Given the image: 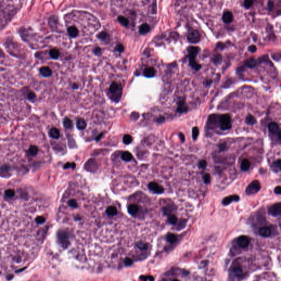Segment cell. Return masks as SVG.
I'll return each mask as SVG.
<instances>
[{
    "label": "cell",
    "instance_id": "obj_21",
    "mask_svg": "<svg viewBox=\"0 0 281 281\" xmlns=\"http://www.w3.org/2000/svg\"><path fill=\"white\" fill-rule=\"evenodd\" d=\"M86 122L84 119L80 118L76 121V127L78 130H83L86 127Z\"/></svg>",
    "mask_w": 281,
    "mask_h": 281
},
{
    "label": "cell",
    "instance_id": "obj_43",
    "mask_svg": "<svg viewBox=\"0 0 281 281\" xmlns=\"http://www.w3.org/2000/svg\"><path fill=\"white\" fill-rule=\"evenodd\" d=\"M59 238L62 242H63V241H65L67 239V235L64 232H60L59 234Z\"/></svg>",
    "mask_w": 281,
    "mask_h": 281
},
{
    "label": "cell",
    "instance_id": "obj_52",
    "mask_svg": "<svg viewBox=\"0 0 281 281\" xmlns=\"http://www.w3.org/2000/svg\"><path fill=\"white\" fill-rule=\"evenodd\" d=\"M93 52L94 54L98 55L101 52V49L100 47H97L96 48H94Z\"/></svg>",
    "mask_w": 281,
    "mask_h": 281
},
{
    "label": "cell",
    "instance_id": "obj_56",
    "mask_svg": "<svg viewBox=\"0 0 281 281\" xmlns=\"http://www.w3.org/2000/svg\"><path fill=\"white\" fill-rule=\"evenodd\" d=\"M77 85H76L75 84H74V85H73V88H74V89H76V88H77Z\"/></svg>",
    "mask_w": 281,
    "mask_h": 281
},
{
    "label": "cell",
    "instance_id": "obj_35",
    "mask_svg": "<svg viewBox=\"0 0 281 281\" xmlns=\"http://www.w3.org/2000/svg\"><path fill=\"white\" fill-rule=\"evenodd\" d=\"M280 165H281L280 160L278 159L277 160L275 161V162L273 163V164H272V166H273L274 169H276L277 172H278V171L280 170Z\"/></svg>",
    "mask_w": 281,
    "mask_h": 281
},
{
    "label": "cell",
    "instance_id": "obj_32",
    "mask_svg": "<svg viewBox=\"0 0 281 281\" xmlns=\"http://www.w3.org/2000/svg\"><path fill=\"white\" fill-rule=\"evenodd\" d=\"M133 141V137L130 135H125L123 137V142L125 144H129Z\"/></svg>",
    "mask_w": 281,
    "mask_h": 281
},
{
    "label": "cell",
    "instance_id": "obj_27",
    "mask_svg": "<svg viewBox=\"0 0 281 281\" xmlns=\"http://www.w3.org/2000/svg\"><path fill=\"white\" fill-rule=\"evenodd\" d=\"M121 159L125 162H129L133 159V155L129 152H124L121 155Z\"/></svg>",
    "mask_w": 281,
    "mask_h": 281
},
{
    "label": "cell",
    "instance_id": "obj_26",
    "mask_svg": "<svg viewBox=\"0 0 281 281\" xmlns=\"http://www.w3.org/2000/svg\"><path fill=\"white\" fill-rule=\"evenodd\" d=\"M106 213L109 216L115 215L117 214V209L114 206H110L107 209Z\"/></svg>",
    "mask_w": 281,
    "mask_h": 281
},
{
    "label": "cell",
    "instance_id": "obj_20",
    "mask_svg": "<svg viewBox=\"0 0 281 281\" xmlns=\"http://www.w3.org/2000/svg\"><path fill=\"white\" fill-rule=\"evenodd\" d=\"M250 163L249 161L247 159H244L242 160L241 165V170L244 171H246L249 170V169H250Z\"/></svg>",
    "mask_w": 281,
    "mask_h": 281
},
{
    "label": "cell",
    "instance_id": "obj_17",
    "mask_svg": "<svg viewBox=\"0 0 281 281\" xmlns=\"http://www.w3.org/2000/svg\"><path fill=\"white\" fill-rule=\"evenodd\" d=\"M49 135L50 137L54 139H58L60 137V132L59 130L56 127L52 128L49 132Z\"/></svg>",
    "mask_w": 281,
    "mask_h": 281
},
{
    "label": "cell",
    "instance_id": "obj_48",
    "mask_svg": "<svg viewBox=\"0 0 281 281\" xmlns=\"http://www.w3.org/2000/svg\"><path fill=\"white\" fill-rule=\"evenodd\" d=\"M124 262H125V265L130 266V265H131L132 264H133V260H132L130 258H126V259L125 260V261H124Z\"/></svg>",
    "mask_w": 281,
    "mask_h": 281
},
{
    "label": "cell",
    "instance_id": "obj_23",
    "mask_svg": "<svg viewBox=\"0 0 281 281\" xmlns=\"http://www.w3.org/2000/svg\"><path fill=\"white\" fill-rule=\"evenodd\" d=\"M139 30L140 34L145 35L150 31V26H149V25H148L146 23H144L141 25V26H140L139 28Z\"/></svg>",
    "mask_w": 281,
    "mask_h": 281
},
{
    "label": "cell",
    "instance_id": "obj_49",
    "mask_svg": "<svg viewBox=\"0 0 281 281\" xmlns=\"http://www.w3.org/2000/svg\"><path fill=\"white\" fill-rule=\"evenodd\" d=\"M248 50L252 53H254L257 50V48L255 45H251V46H249L248 48Z\"/></svg>",
    "mask_w": 281,
    "mask_h": 281
},
{
    "label": "cell",
    "instance_id": "obj_31",
    "mask_svg": "<svg viewBox=\"0 0 281 281\" xmlns=\"http://www.w3.org/2000/svg\"><path fill=\"white\" fill-rule=\"evenodd\" d=\"M166 239L167 241L171 243H175L177 240V237L176 235L173 233H169L166 236Z\"/></svg>",
    "mask_w": 281,
    "mask_h": 281
},
{
    "label": "cell",
    "instance_id": "obj_5",
    "mask_svg": "<svg viewBox=\"0 0 281 281\" xmlns=\"http://www.w3.org/2000/svg\"><path fill=\"white\" fill-rule=\"evenodd\" d=\"M187 38L189 42L192 43H196L199 41L200 39V34L198 30H193L189 31Z\"/></svg>",
    "mask_w": 281,
    "mask_h": 281
},
{
    "label": "cell",
    "instance_id": "obj_10",
    "mask_svg": "<svg viewBox=\"0 0 281 281\" xmlns=\"http://www.w3.org/2000/svg\"><path fill=\"white\" fill-rule=\"evenodd\" d=\"M238 243L242 248H246L250 243V239L245 235H242L238 239Z\"/></svg>",
    "mask_w": 281,
    "mask_h": 281
},
{
    "label": "cell",
    "instance_id": "obj_15",
    "mask_svg": "<svg viewBox=\"0 0 281 281\" xmlns=\"http://www.w3.org/2000/svg\"><path fill=\"white\" fill-rule=\"evenodd\" d=\"M40 74L44 77H49L51 76L52 72L51 69L48 67H41L40 69Z\"/></svg>",
    "mask_w": 281,
    "mask_h": 281
},
{
    "label": "cell",
    "instance_id": "obj_57",
    "mask_svg": "<svg viewBox=\"0 0 281 281\" xmlns=\"http://www.w3.org/2000/svg\"><path fill=\"white\" fill-rule=\"evenodd\" d=\"M171 281H180V280L179 279H173Z\"/></svg>",
    "mask_w": 281,
    "mask_h": 281
},
{
    "label": "cell",
    "instance_id": "obj_4",
    "mask_svg": "<svg viewBox=\"0 0 281 281\" xmlns=\"http://www.w3.org/2000/svg\"><path fill=\"white\" fill-rule=\"evenodd\" d=\"M261 189V185L258 180H254L245 189L247 195H253L258 193Z\"/></svg>",
    "mask_w": 281,
    "mask_h": 281
},
{
    "label": "cell",
    "instance_id": "obj_38",
    "mask_svg": "<svg viewBox=\"0 0 281 281\" xmlns=\"http://www.w3.org/2000/svg\"><path fill=\"white\" fill-rule=\"evenodd\" d=\"M206 165H207V163H206V162L205 160H200L199 162V163H198V168H199V169H202L205 168L206 166Z\"/></svg>",
    "mask_w": 281,
    "mask_h": 281
},
{
    "label": "cell",
    "instance_id": "obj_45",
    "mask_svg": "<svg viewBox=\"0 0 281 281\" xmlns=\"http://www.w3.org/2000/svg\"><path fill=\"white\" fill-rule=\"evenodd\" d=\"M27 98L28 99V100H34V99L35 98V97H36V95H35V94L34 92L30 91V92H29V93H28V94H27Z\"/></svg>",
    "mask_w": 281,
    "mask_h": 281
},
{
    "label": "cell",
    "instance_id": "obj_29",
    "mask_svg": "<svg viewBox=\"0 0 281 281\" xmlns=\"http://www.w3.org/2000/svg\"><path fill=\"white\" fill-rule=\"evenodd\" d=\"M118 20L119 23H120L122 25L126 27L127 26L128 24L129 23V20H128L126 18L124 17L123 16H119L118 17Z\"/></svg>",
    "mask_w": 281,
    "mask_h": 281
},
{
    "label": "cell",
    "instance_id": "obj_34",
    "mask_svg": "<svg viewBox=\"0 0 281 281\" xmlns=\"http://www.w3.org/2000/svg\"><path fill=\"white\" fill-rule=\"evenodd\" d=\"M5 196L7 198H13L15 196V191L12 189H8L5 191Z\"/></svg>",
    "mask_w": 281,
    "mask_h": 281
},
{
    "label": "cell",
    "instance_id": "obj_55",
    "mask_svg": "<svg viewBox=\"0 0 281 281\" xmlns=\"http://www.w3.org/2000/svg\"><path fill=\"white\" fill-rule=\"evenodd\" d=\"M102 136V134H101L100 136H97V137L96 138V140H98L99 139H100V138L101 137V136Z\"/></svg>",
    "mask_w": 281,
    "mask_h": 281
},
{
    "label": "cell",
    "instance_id": "obj_40",
    "mask_svg": "<svg viewBox=\"0 0 281 281\" xmlns=\"http://www.w3.org/2000/svg\"><path fill=\"white\" fill-rule=\"evenodd\" d=\"M75 167H76V165L74 163H66L64 166V169L72 168V169H74L75 168Z\"/></svg>",
    "mask_w": 281,
    "mask_h": 281
},
{
    "label": "cell",
    "instance_id": "obj_54",
    "mask_svg": "<svg viewBox=\"0 0 281 281\" xmlns=\"http://www.w3.org/2000/svg\"><path fill=\"white\" fill-rule=\"evenodd\" d=\"M179 136H180V139L181 140L182 142H183L185 140V135L182 134V133H180L179 134Z\"/></svg>",
    "mask_w": 281,
    "mask_h": 281
},
{
    "label": "cell",
    "instance_id": "obj_50",
    "mask_svg": "<svg viewBox=\"0 0 281 281\" xmlns=\"http://www.w3.org/2000/svg\"><path fill=\"white\" fill-rule=\"evenodd\" d=\"M275 193L276 194H277V195H280L281 194V187L280 186H277L275 189Z\"/></svg>",
    "mask_w": 281,
    "mask_h": 281
},
{
    "label": "cell",
    "instance_id": "obj_28",
    "mask_svg": "<svg viewBox=\"0 0 281 281\" xmlns=\"http://www.w3.org/2000/svg\"><path fill=\"white\" fill-rule=\"evenodd\" d=\"M49 56L53 59H57L59 56V52L56 49H52L49 51Z\"/></svg>",
    "mask_w": 281,
    "mask_h": 281
},
{
    "label": "cell",
    "instance_id": "obj_24",
    "mask_svg": "<svg viewBox=\"0 0 281 281\" xmlns=\"http://www.w3.org/2000/svg\"><path fill=\"white\" fill-rule=\"evenodd\" d=\"M245 122L248 125H253L257 122V120L251 114L248 115L245 118Z\"/></svg>",
    "mask_w": 281,
    "mask_h": 281
},
{
    "label": "cell",
    "instance_id": "obj_13",
    "mask_svg": "<svg viewBox=\"0 0 281 281\" xmlns=\"http://www.w3.org/2000/svg\"><path fill=\"white\" fill-rule=\"evenodd\" d=\"M222 20L225 23H230L233 20V15L230 11L225 12L222 15Z\"/></svg>",
    "mask_w": 281,
    "mask_h": 281
},
{
    "label": "cell",
    "instance_id": "obj_25",
    "mask_svg": "<svg viewBox=\"0 0 281 281\" xmlns=\"http://www.w3.org/2000/svg\"><path fill=\"white\" fill-rule=\"evenodd\" d=\"M245 64L247 67L253 68L257 65V61L253 58H249L245 62Z\"/></svg>",
    "mask_w": 281,
    "mask_h": 281
},
{
    "label": "cell",
    "instance_id": "obj_12",
    "mask_svg": "<svg viewBox=\"0 0 281 281\" xmlns=\"http://www.w3.org/2000/svg\"><path fill=\"white\" fill-rule=\"evenodd\" d=\"M259 234L262 237H269L271 234V231L269 227L267 226H264L261 227L259 230Z\"/></svg>",
    "mask_w": 281,
    "mask_h": 281
},
{
    "label": "cell",
    "instance_id": "obj_2",
    "mask_svg": "<svg viewBox=\"0 0 281 281\" xmlns=\"http://www.w3.org/2000/svg\"><path fill=\"white\" fill-rule=\"evenodd\" d=\"M219 124L222 130H230L232 127L230 115L228 114H226L221 115L220 117H219Z\"/></svg>",
    "mask_w": 281,
    "mask_h": 281
},
{
    "label": "cell",
    "instance_id": "obj_9",
    "mask_svg": "<svg viewBox=\"0 0 281 281\" xmlns=\"http://www.w3.org/2000/svg\"><path fill=\"white\" fill-rule=\"evenodd\" d=\"M239 200V197L238 195H232L224 198L222 200V203L224 205H227L233 201H238Z\"/></svg>",
    "mask_w": 281,
    "mask_h": 281
},
{
    "label": "cell",
    "instance_id": "obj_19",
    "mask_svg": "<svg viewBox=\"0 0 281 281\" xmlns=\"http://www.w3.org/2000/svg\"><path fill=\"white\" fill-rule=\"evenodd\" d=\"M128 212L131 215H135L138 212V206L136 204H131L128 207Z\"/></svg>",
    "mask_w": 281,
    "mask_h": 281
},
{
    "label": "cell",
    "instance_id": "obj_44",
    "mask_svg": "<svg viewBox=\"0 0 281 281\" xmlns=\"http://www.w3.org/2000/svg\"><path fill=\"white\" fill-rule=\"evenodd\" d=\"M253 3V1L247 0V1H245L244 2V6L246 8H247V9H248V8H249L252 6Z\"/></svg>",
    "mask_w": 281,
    "mask_h": 281
},
{
    "label": "cell",
    "instance_id": "obj_22",
    "mask_svg": "<svg viewBox=\"0 0 281 281\" xmlns=\"http://www.w3.org/2000/svg\"><path fill=\"white\" fill-rule=\"evenodd\" d=\"M68 32L69 35L72 38H75L78 34V29L75 26H71L68 28Z\"/></svg>",
    "mask_w": 281,
    "mask_h": 281
},
{
    "label": "cell",
    "instance_id": "obj_1",
    "mask_svg": "<svg viewBox=\"0 0 281 281\" xmlns=\"http://www.w3.org/2000/svg\"><path fill=\"white\" fill-rule=\"evenodd\" d=\"M187 51L189 54V65L191 67L196 70H199L201 66L198 63H197L195 58L198 53L200 51L199 47L197 46H189L187 48Z\"/></svg>",
    "mask_w": 281,
    "mask_h": 281
},
{
    "label": "cell",
    "instance_id": "obj_51",
    "mask_svg": "<svg viewBox=\"0 0 281 281\" xmlns=\"http://www.w3.org/2000/svg\"><path fill=\"white\" fill-rule=\"evenodd\" d=\"M273 7H274V2H272V1H269L268 3V5H267V8H268V10H269L270 11L272 10V8H273Z\"/></svg>",
    "mask_w": 281,
    "mask_h": 281
},
{
    "label": "cell",
    "instance_id": "obj_47",
    "mask_svg": "<svg viewBox=\"0 0 281 281\" xmlns=\"http://www.w3.org/2000/svg\"><path fill=\"white\" fill-rule=\"evenodd\" d=\"M115 48H116V50L119 52H122L124 50V47L121 44L118 45Z\"/></svg>",
    "mask_w": 281,
    "mask_h": 281
},
{
    "label": "cell",
    "instance_id": "obj_30",
    "mask_svg": "<svg viewBox=\"0 0 281 281\" xmlns=\"http://www.w3.org/2000/svg\"><path fill=\"white\" fill-rule=\"evenodd\" d=\"M63 124H64V126L66 128V129H71V128L72 127V126H73L72 122L71 121V120H70L68 118H65L64 119Z\"/></svg>",
    "mask_w": 281,
    "mask_h": 281
},
{
    "label": "cell",
    "instance_id": "obj_14",
    "mask_svg": "<svg viewBox=\"0 0 281 281\" xmlns=\"http://www.w3.org/2000/svg\"><path fill=\"white\" fill-rule=\"evenodd\" d=\"M188 107L184 101H180L178 103V107H177V111L179 113H183L187 111Z\"/></svg>",
    "mask_w": 281,
    "mask_h": 281
},
{
    "label": "cell",
    "instance_id": "obj_42",
    "mask_svg": "<svg viewBox=\"0 0 281 281\" xmlns=\"http://www.w3.org/2000/svg\"><path fill=\"white\" fill-rule=\"evenodd\" d=\"M35 221L36 223H38V224H42L45 222V218L44 217L40 216L37 217L35 219Z\"/></svg>",
    "mask_w": 281,
    "mask_h": 281
},
{
    "label": "cell",
    "instance_id": "obj_41",
    "mask_svg": "<svg viewBox=\"0 0 281 281\" xmlns=\"http://www.w3.org/2000/svg\"><path fill=\"white\" fill-rule=\"evenodd\" d=\"M222 58L221 55H216L214 57L213 61H214V62L215 63H219L221 62Z\"/></svg>",
    "mask_w": 281,
    "mask_h": 281
},
{
    "label": "cell",
    "instance_id": "obj_33",
    "mask_svg": "<svg viewBox=\"0 0 281 281\" xmlns=\"http://www.w3.org/2000/svg\"><path fill=\"white\" fill-rule=\"evenodd\" d=\"M199 134V130L197 127H194L192 129V138L194 140L197 139Z\"/></svg>",
    "mask_w": 281,
    "mask_h": 281
},
{
    "label": "cell",
    "instance_id": "obj_53",
    "mask_svg": "<svg viewBox=\"0 0 281 281\" xmlns=\"http://www.w3.org/2000/svg\"><path fill=\"white\" fill-rule=\"evenodd\" d=\"M164 120H165L164 117H163V116H160L158 119H157L156 122H158V123H162V122H163L164 121Z\"/></svg>",
    "mask_w": 281,
    "mask_h": 281
},
{
    "label": "cell",
    "instance_id": "obj_18",
    "mask_svg": "<svg viewBox=\"0 0 281 281\" xmlns=\"http://www.w3.org/2000/svg\"><path fill=\"white\" fill-rule=\"evenodd\" d=\"M155 74V70L152 67L146 68L144 70V75L148 77H153Z\"/></svg>",
    "mask_w": 281,
    "mask_h": 281
},
{
    "label": "cell",
    "instance_id": "obj_3",
    "mask_svg": "<svg viewBox=\"0 0 281 281\" xmlns=\"http://www.w3.org/2000/svg\"><path fill=\"white\" fill-rule=\"evenodd\" d=\"M109 91L113 95V100L115 101H119L121 96V86L119 85L117 82H113L110 86Z\"/></svg>",
    "mask_w": 281,
    "mask_h": 281
},
{
    "label": "cell",
    "instance_id": "obj_11",
    "mask_svg": "<svg viewBox=\"0 0 281 281\" xmlns=\"http://www.w3.org/2000/svg\"><path fill=\"white\" fill-rule=\"evenodd\" d=\"M39 153V148L35 145H32L27 151V155L29 157H34L38 155Z\"/></svg>",
    "mask_w": 281,
    "mask_h": 281
},
{
    "label": "cell",
    "instance_id": "obj_37",
    "mask_svg": "<svg viewBox=\"0 0 281 281\" xmlns=\"http://www.w3.org/2000/svg\"><path fill=\"white\" fill-rule=\"evenodd\" d=\"M68 204L69 206L73 208H76L78 206V204L77 201L75 199H70L68 201Z\"/></svg>",
    "mask_w": 281,
    "mask_h": 281
},
{
    "label": "cell",
    "instance_id": "obj_46",
    "mask_svg": "<svg viewBox=\"0 0 281 281\" xmlns=\"http://www.w3.org/2000/svg\"><path fill=\"white\" fill-rule=\"evenodd\" d=\"M107 34L106 32H102L100 33V34H99L98 38H100V39L103 40L106 39L107 38Z\"/></svg>",
    "mask_w": 281,
    "mask_h": 281
},
{
    "label": "cell",
    "instance_id": "obj_16",
    "mask_svg": "<svg viewBox=\"0 0 281 281\" xmlns=\"http://www.w3.org/2000/svg\"><path fill=\"white\" fill-rule=\"evenodd\" d=\"M268 128L270 133L272 134L277 133L279 131V128L278 125L276 122H270L268 125Z\"/></svg>",
    "mask_w": 281,
    "mask_h": 281
},
{
    "label": "cell",
    "instance_id": "obj_8",
    "mask_svg": "<svg viewBox=\"0 0 281 281\" xmlns=\"http://www.w3.org/2000/svg\"><path fill=\"white\" fill-rule=\"evenodd\" d=\"M218 122L219 123V118L217 117L216 115H212L209 117L207 125L210 129H215L218 125Z\"/></svg>",
    "mask_w": 281,
    "mask_h": 281
},
{
    "label": "cell",
    "instance_id": "obj_36",
    "mask_svg": "<svg viewBox=\"0 0 281 281\" xmlns=\"http://www.w3.org/2000/svg\"><path fill=\"white\" fill-rule=\"evenodd\" d=\"M168 221L171 225H175L177 221V218L175 215H170L168 217Z\"/></svg>",
    "mask_w": 281,
    "mask_h": 281
},
{
    "label": "cell",
    "instance_id": "obj_6",
    "mask_svg": "<svg viewBox=\"0 0 281 281\" xmlns=\"http://www.w3.org/2000/svg\"><path fill=\"white\" fill-rule=\"evenodd\" d=\"M268 213L270 215L277 217L280 216L281 214V204L280 203H277L271 205L268 209Z\"/></svg>",
    "mask_w": 281,
    "mask_h": 281
},
{
    "label": "cell",
    "instance_id": "obj_39",
    "mask_svg": "<svg viewBox=\"0 0 281 281\" xmlns=\"http://www.w3.org/2000/svg\"><path fill=\"white\" fill-rule=\"evenodd\" d=\"M204 182L206 184H208L210 182L211 180V176L209 173H205V174L203 177Z\"/></svg>",
    "mask_w": 281,
    "mask_h": 281
},
{
    "label": "cell",
    "instance_id": "obj_7",
    "mask_svg": "<svg viewBox=\"0 0 281 281\" xmlns=\"http://www.w3.org/2000/svg\"><path fill=\"white\" fill-rule=\"evenodd\" d=\"M148 188L153 192L156 194H162L164 192V188L155 182H151L148 185Z\"/></svg>",
    "mask_w": 281,
    "mask_h": 281
}]
</instances>
